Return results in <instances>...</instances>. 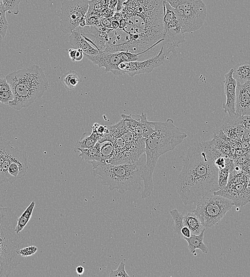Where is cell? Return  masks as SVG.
Wrapping results in <instances>:
<instances>
[{"mask_svg": "<svg viewBox=\"0 0 250 277\" xmlns=\"http://www.w3.org/2000/svg\"><path fill=\"white\" fill-rule=\"evenodd\" d=\"M241 116L237 114L232 116L227 115L225 118L218 121L214 134L216 135L217 133L221 132L233 140L241 141L246 129L241 123Z\"/></svg>", "mask_w": 250, "mask_h": 277, "instance_id": "cell-12", "label": "cell"}, {"mask_svg": "<svg viewBox=\"0 0 250 277\" xmlns=\"http://www.w3.org/2000/svg\"><path fill=\"white\" fill-rule=\"evenodd\" d=\"M86 56L87 59L100 68L104 67L106 73L111 72L115 76H121L118 65L124 62L118 52L115 53H106L100 51L96 56Z\"/></svg>", "mask_w": 250, "mask_h": 277, "instance_id": "cell-14", "label": "cell"}, {"mask_svg": "<svg viewBox=\"0 0 250 277\" xmlns=\"http://www.w3.org/2000/svg\"><path fill=\"white\" fill-rule=\"evenodd\" d=\"M242 150H237V151L236 152V154H238V155H240L241 154L242 155Z\"/></svg>", "mask_w": 250, "mask_h": 277, "instance_id": "cell-43", "label": "cell"}, {"mask_svg": "<svg viewBox=\"0 0 250 277\" xmlns=\"http://www.w3.org/2000/svg\"><path fill=\"white\" fill-rule=\"evenodd\" d=\"M248 182L244 181L235 186L227 185L214 194L231 200L236 207L245 205L250 201Z\"/></svg>", "mask_w": 250, "mask_h": 277, "instance_id": "cell-13", "label": "cell"}, {"mask_svg": "<svg viewBox=\"0 0 250 277\" xmlns=\"http://www.w3.org/2000/svg\"><path fill=\"white\" fill-rule=\"evenodd\" d=\"M170 214L173 218L175 222L174 227L175 234L177 235L179 237L183 238V236L181 234V230L184 227L183 216L176 209L170 211Z\"/></svg>", "mask_w": 250, "mask_h": 277, "instance_id": "cell-27", "label": "cell"}, {"mask_svg": "<svg viewBox=\"0 0 250 277\" xmlns=\"http://www.w3.org/2000/svg\"><path fill=\"white\" fill-rule=\"evenodd\" d=\"M37 250V247L36 246H29L22 248L18 251V253L22 257H27L34 255L36 253Z\"/></svg>", "mask_w": 250, "mask_h": 277, "instance_id": "cell-34", "label": "cell"}, {"mask_svg": "<svg viewBox=\"0 0 250 277\" xmlns=\"http://www.w3.org/2000/svg\"><path fill=\"white\" fill-rule=\"evenodd\" d=\"M248 188H249L250 192V178H249V182H248Z\"/></svg>", "mask_w": 250, "mask_h": 277, "instance_id": "cell-44", "label": "cell"}, {"mask_svg": "<svg viewBox=\"0 0 250 277\" xmlns=\"http://www.w3.org/2000/svg\"><path fill=\"white\" fill-rule=\"evenodd\" d=\"M84 268L82 266H78L76 269V273L79 275H83L84 273Z\"/></svg>", "mask_w": 250, "mask_h": 277, "instance_id": "cell-40", "label": "cell"}, {"mask_svg": "<svg viewBox=\"0 0 250 277\" xmlns=\"http://www.w3.org/2000/svg\"><path fill=\"white\" fill-rule=\"evenodd\" d=\"M36 206V201H32L31 204L28 206L25 211L18 219L17 225L16 228V233L19 234L24 230L27 224L31 218L34 207Z\"/></svg>", "mask_w": 250, "mask_h": 277, "instance_id": "cell-26", "label": "cell"}, {"mask_svg": "<svg viewBox=\"0 0 250 277\" xmlns=\"http://www.w3.org/2000/svg\"><path fill=\"white\" fill-rule=\"evenodd\" d=\"M5 12L18 15L19 13V4L22 0H3Z\"/></svg>", "mask_w": 250, "mask_h": 277, "instance_id": "cell-29", "label": "cell"}, {"mask_svg": "<svg viewBox=\"0 0 250 277\" xmlns=\"http://www.w3.org/2000/svg\"><path fill=\"white\" fill-rule=\"evenodd\" d=\"M196 205L193 212L200 218L203 226L209 229L217 226L234 204L222 196L210 193L204 196Z\"/></svg>", "mask_w": 250, "mask_h": 277, "instance_id": "cell-6", "label": "cell"}, {"mask_svg": "<svg viewBox=\"0 0 250 277\" xmlns=\"http://www.w3.org/2000/svg\"><path fill=\"white\" fill-rule=\"evenodd\" d=\"M82 81L79 74L74 71H70L62 77V82L65 88L70 90H74Z\"/></svg>", "mask_w": 250, "mask_h": 277, "instance_id": "cell-24", "label": "cell"}, {"mask_svg": "<svg viewBox=\"0 0 250 277\" xmlns=\"http://www.w3.org/2000/svg\"><path fill=\"white\" fill-rule=\"evenodd\" d=\"M94 176L100 178L102 185L107 186L112 191L117 190L120 194L137 189L142 180V172L145 163L141 158L132 164L115 165L102 164L93 161Z\"/></svg>", "mask_w": 250, "mask_h": 277, "instance_id": "cell-4", "label": "cell"}, {"mask_svg": "<svg viewBox=\"0 0 250 277\" xmlns=\"http://www.w3.org/2000/svg\"><path fill=\"white\" fill-rule=\"evenodd\" d=\"M14 100V95L12 91L0 92V102L5 105H8L10 101Z\"/></svg>", "mask_w": 250, "mask_h": 277, "instance_id": "cell-35", "label": "cell"}, {"mask_svg": "<svg viewBox=\"0 0 250 277\" xmlns=\"http://www.w3.org/2000/svg\"><path fill=\"white\" fill-rule=\"evenodd\" d=\"M0 10L5 11L3 0H0Z\"/></svg>", "mask_w": 250, "mask_h": 277, "instance_id": "cell-42", "label": "cell"}, {"mask_svg": "<svg viewBox=\"0 0 250 277\" xmlns=\"http://www.w3.org/2000/svg\"><path fill=\"white\" fill-rule=\"evenodd\" d=\"M100 140V137L95 131L92 130L91 134L84 133L82 136L80 140L78 141L75 145L74 151L77 152L78 149H89L94 147L95 144Z\"/></svg>", "mask_w": 250, "mask_h": 277, "instance_id": "cell-23", "label": "cell"}, {"mask_svg": "<svg viewBox=\"0 0 250 277\" xmlns=\"http://www.w3.org/2000/svg\"><path fill=\"white\" fill-rule=\"evenodd\" d=\"M122 119L134 134L140 138L146 139L155 131V122H150L146 114L121 115Z\"/></svg>", "mask_w": 250, "mask_h": 277, "instance_id": "cell-11", "label": "cell"}, {"mask_svg": "<svg viewBox=\"0 0 250 277\" xmlns=\"http://www.w3.org/2000/svg\"><path fill=\"white\" fill-rule=\"evenodd\" d=\"M241 123L244 128L250 131V114L241 116Z\"/></svg>", "mask_w": 250, "mask_h": 277, "instance_id": "cell-38", "label": "cell"}, {"mask_svg": "<svg viewBox=\"0 0 250 277\" xmlns=\"http://www.w3.org/2000/svg\"><path fill=\"white\" fill-rule=\"evenodd\" d=\"M181 234L183 236V238H189L191 236L192 233L191 230L189 228L184 226L181 230Z\"/></svg>", "mask_w": 250, "mask_h": 277, "instance_id": "cell-39", "label": "cell"}, {"mask_svg": "<svg viewBox=\"0 0 250 277\" xmlns=\"http://www.w3.org/2000/svg\"><path fill=\"white\" fill-rule=\"evenodd\" d=\"M5 78L14 95V100L8 105L17 111L30 106L49 88L48 79L37 65L11 73Z\"/></svg>", "mask_w": 250, "mask_h": 277, "instance_id": "cell-3", "label": "cell"}, {"mask_svg": "<svg viewBox=\"0 0 250 277\" xmlns=\"http://www.w3.org/2000/svg\"><path fill=\"white\" fill-rule=\"evenodd\" d=\"M70 42L73 48L81 50L84 55L96 56L100 53V51L95 48L78 31L75 30L71 34Z\"/></svg>", "mask_w": 250, "mask_h": 277, "instance_id": "cell-18", "label": "cell"}, {"mask_svg": "<svg viewBox=\"0 0 250 277\" xmlns=\"http://www.w3.org/2000/svg\"><path fill=\"white\" fill-rule=\"evenodd\" d=\"M110 277H129V276L126 273L125 270V264L122 262L119 264L118 269L116 270H112L110 274Z\"/></svg>", "mask_w": 250, "mask_h": 277, "instance_id": "cell-32", "label": "cell"}, {"mask_svg": "<svg viewBox=\"0 0 250 277\" xmlns=\"http://www.w3.org/2000/svg\"><path fill=\"white\" fill-rule=\"evenodd\" d=\"M31 233L22 230L16 233V228L0 226V277H8L22 261L18 251L30 246Z\"/></svg>", "mask_w": 250, "mask_h": 277, "instance_id": "cell-5", "label": "cell"}, {"mask_svg": "<svg viewBox=\"0 0 250 277\" xmlns=\"http://www.w3.org/2000/svg\"><path fill=\"white\" fill-rule=\"evenodd\" d=\"M11 91L10 84L6 78L0 79V92H7Z\"/></svg>", "mask_w": 250, "mask_h": 277, "instance_id": "cell-37", "label": "cell"}, {"mask_svg": "<svg viewBox=\"0 0 250 277\" xmlns=\"http://www.w3.org/2000/svg\"><path fill=\"white\" fill-rule=\"evenodd\" d=\"M235 112L240 116L250 114V82L244 84L237 82Z\"/></svg>", "mask_w": 250, "mask_h": 277, "instance_id": "cell-17", "label": "cell"}, {"mask_svg": "<svg viewBox=\"0 0 250 277\" xmlns=\"http://www.w3.org/2000/svg\"><path fill=\"white\" fill-rule=\"evenodd\" d=\"M101 142L98 141L94 147L89 149H78L77 152H80L79 157L82 158V159L85 160L87 162L90 163L93 161H101Z\"/></svg>", "mask_w": 250, "mask_h": 277, "instance_id": "cell-21", "label": "cell"}, {"mask_svg": "<svg viewBox=\"0 0 250 277\" xmlns=\"http://www.w3.org/2000/svg\"><path fill=\"white\" fill-rule=\"evenodd\" d=\"M166 59L161 49L158 55L148 59L121 62L118 65V69L121 76L127 74L129 77H134L136 75L151 73L155 68L161 66Z\"/></svg>", "mask_w": 250, "mask_h": 277, "instance_id": "cell-9", "label": "cell"}, {"mask_svg": "<svg viewBox=\"0 0 250 277\" xmlns=\"http://www.w3.org/2000/svg\"><path fill=\"white\" fill-rule=\"evenodd\" d=\"M246 160V157H245V156L244 155L242 156V157L238 158V163H244V161H245Z\"/></svg>", "mask_w": 250, "mask_h": 277, "instance_id": "cell-41", "label": "cell"}, {"mask_svg": "<svg viewBox=\"0 0 250 277\" xmlns=\"http://www.w3.org/2000/svg\"><path fill=\"white\" fill-rule=\"evenodd\" d=\"M68 54L72 62L81 61L84 55L81 50L77 49H70L68 50Z\"/></svg>", "mask_w": 250, "mask_h": 277, "instance_id": "cell-33", "label": "cell"}, {"mask_svg": "<svg viewBox=\"0 0 250 277\" xmlns=\"http://www.w3.org/2000/svg\"><path fill=\"white\" fill-rule=\"evenodd\" d=\"M92 130L95 131L100 137V139L109 134V130L108 127L102 125L99 123H95L92 126Z\"/></svg>", "mask_w": 250, "mask_h": 277, "instance_id": "cell-31", "label": "cell"}, {"mask_svg": "<svg viewBox=\"0 0 250 277\" xmlns=\"http://www.w3.org/2000/svg\"><path fill=\"white\" fill-rule=\"evenodd\" d=\"M114 154V146L111 141L101 142V161L102 164H111Z\"/></svg>", "mask_w": 250, "mask_h": 277, "instance_id": "cell-25", "label": "cell"}, {"mask_svg": "<svg viewBox=\"0 0 250 277\" xmlns=\"http://www.w3.org/2000/svg\"><path fill=\"white\" fill-rule=\"evenodd\" d=\"M155 131L145 140L146 160L142 172V180L144 181L142 199L148 198L153 192L152 175L159 158L173 151L187 137L185 133L175 125L172 119H167L164 122H155Z\"/></svg>", "mask_w": 250, "mask_h": 277, "instance_id": "cell-2", "label": "cell"}, {"mask_svg": "<svg viewBox=\"0 0 250 277\" xmlns=\"http://www.w3.org/2000/svg\"><path fill=\"white\" fill-rule=\"evenodd\" d=\"M108 129L120 136L128 145L142 153L145 152V139L136 136L123 119L115 125L108 126Z\"/></svg>", "mask_w": 250, "mask_h": 277, "instance_id": "cell-15", "label": "cell"}, {"mask_svg": "<svg viewBox=\"0 0 250 277\" xmlns=\"http://www.w3.org/2000/svg\"><path fill=\"white\" fill-rule=\"evenodd\" d=\"M3 39L1 36H0V41H2Z\"/></svg>", "mask_w": 250, "mask_h": 277, "instance_id": "cell-45", "label": "cell"}, {"mask_svg": "<svg viewBox=\"0 0 250 277\" xmlns=\"http://www.w3.org/2000/svg\"><path fill=\"white\" fill-rule=\"evenodd\" d=\"M218 171L201 142L191 147L183 159L176 189L186 205L196 204L204 196L218 191Z\"/></svg>", "mask_w": 250, "mask_h": 277, "instance_id": "cell-1", "label": "cell"}, {"mask_svg": "<svg viewBox=\"0 0 250 277\" xmlns=\"http://www.w3.org/2000/svg\"><path fill=\"white\" fill-rule=\"evenodd\" d=\"M232 68L225 75L224 92L226 101L223 104V108L229 116L236 114L235 112L236 88L237 82L232 77Z\"/></svg>", "mask_w": 250, "mask_h": 277, "instance_id": "cell-16", "label": "cell"}, {"mask_svg": "<svg viewBox=\"0 0 250 277\" xmlns=\"http://www.w3.org/2000/svg\"><path fill=\"white\" fill-rule=\"evenodd\" d=\"M12 146L13 144L9 141L4 139L0 136V156L6 152Z\"/></svg>", "mask_w": 250, "mask_h": 277, "instance_id": "cell-36", "label": "cell"}, {"mask_svg": "<svg viewBox=\"0 0 250 277\" xmlns=\"http://www.w3.org/2000/svg\"><path fill=\"white\" fill-rule=\"evenodd\" d=\"M232 76L240 84L250 82V61H244L232 68Z\"/></svg>", "mask_w": 250, "mask_h": 277, "instance_id": "cell-19", "label": "cell"}, {"mask_svg": "<svg viewBox=\"0 0 250 277\" xmlns=\"http://www.w3.org/2000/svg\"><path fill=\"white\" fill-rule=\"evenodd\" d=\"M5 11L0 10V36L4 39L6 36L9 24L5 17Z\"/></svg>", "mask_w": 250, "mask_h": 277, "instance_id": "cell-30", "label": "cell"}, {"mask_svg": "<svg viewBox=\"0 0 250 277\" xmlns=\"http://www.w3.org/2000/svg\"><path fill=\"white\" fill-rule=\"evenodd\" d=\"M163 41L161 49L166 58L172 53L176 55V48L186 42L185 34L181 31V24L177 10L163 1Z\"/></svg>", "mask_w": 250, "mask_h": 277, "instance_id": "cell-7", "label": "cell"}, {"mask_svg": "<svg viewBox=\"0 0 250 277\" xmlns=\"http://www.w3.org/2000/svg\"><path fill=\"white\" fill-rule=\"evenodd\" d=\"M204 232L205 230L200 235H191L189 238H184L188 243V249L191 253H195L196 249L200 250L204 253H208V248L203 242Z\"/></svg>", "mask_w": 250, "mask_h": 277, "instance_id": "cell-22", "label": "cell"}, {"mask_svg": "<svg viewBox=\"0 0 250 277\" xmlns=\"http://www.w3.org/2000/svg\"><path fill=\"white\" fill-rule=\"evenodd\" d=\"M184 226L189 228L192 235H200L206 228L203 226L200 218L195 214L194 212H189L183 216Z\"/></svg>", "mask_w": 250, "mask_h": 277, "instance_id": "cell-20", "label": "cell"}, {"mask_svg": "<svg viewBox=\"0 0 250 277\" xmlns=\"http://www.w3.org/2000/svg\"><path fill=\"white\" fill-rule=\"evenodd\" d=\"M89 9V0H62L58 15L60 30L65 34H71L85 19Z\"/></svg>", "mask_w": 250, "mask_h": 277, "instance_id": "cell-8", "label": "cell"}, {"mask_svg": "<svg viewBox=\"0 0 250 277\" xmlns=\"http://www.w3.org/2000/svg\"><path fill=\"white\" fill-rule=\"evenodd\" d=\"M181 24L183 33H192L203 25L207 15L205 3L199 6L184 10H177Z\"/></svg>", "mask_w": 250, "mask_h": 277, "instance_id": "cell-10", "label": "cell"}, {"mask_svg": "<svg viewBox=\"0 0 250 277\" xmlns=\"http://www.w3.org/2000/svg\"><path fill=\"white\" fill-rule=\"evenodd\" d=\"M232 165H233V164L230 161L229 163L227 164L224 168L219 170L218 182L219 190L225 188L228 183L230 169Z\"/></svg>", "mask_w": 250, "mask_h": 277, "instance_id": "cell-28", "label": "cell"}]
</instances>
